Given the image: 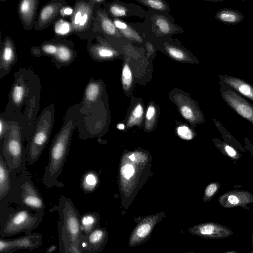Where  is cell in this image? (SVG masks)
<instances>
[{
	"instance_id": "obj_1",
	"label": "cell",
	"mask_w": 253,
	"mask_h": 253,
	"mask_svg": "<svg viewBox=\"0 0 253 253\" xmlns=\"http://www.w3.org/2000/svg\"><path fill=\"white\" fill-rule=\"evenodd\" d=\"M58 224L60 253H86L84 245L86 236L81 231L79 211L70 198L60 196L58 205Z\"/></svg>"
},
{
	"instance_id": "obj_2",
	"label": "cell",
	"mask_w": 253,
	"mask_h": 253,
	"mask_svg": "<svg viewBox=\"0 0 253 253\" xmlns=\"http://www.w3.org/2000/svg\"><path fill=\"white\" fill-rule=\"evenodd\" d=\"M77 116L67 114L62 125L54 136L49 151L48 162L45 168L42 181L47 188L63 187L58 180L67 157L74 130L76 128Z\"/></svg>"
},
{
	"instance_id": "obj_3",
	"label": "cell",
	"mask_w": 253,
	"mask_h": 253,
	"mask_svg": "<svg viewBox=\"0 0 253 253\" xmlns=\"http://www.w3.org/2000/svg\"><path fill=\"white\" fill-rule=\"evenodd\" d=\"M13 205L10 201H0V237L22 232L31 233L42 221L44 213L31 211L17 204L16 206Z\"/></svg>"
},
{
	"instance_id": "obj_4",
	"label": "cell",
	"mask_w": 253,
	"mask_h": 253,
	"mask_svg": "<svg viewBox=\"0 0 253 253\" xmlns=\"http://www.w3.org/2000/svg\"><path fill=\"white\" fill-rule=\"evenodd\" d=\"M10 190L0 200L12 201L31 211L44 213V201L33 183L31 174L27 171L18 174L10 172Z\"/></svg>"
},
{
	"instance_id": "obj_5",
	"label": "cell",
	"mask_w": 253,
	"mask_h": 253,
	"mask_svg": "<svg viewBox=\"0 0 253 253\" xmlns=\"http://www.w3.org/2000/svg\"><path fill=\"white\" fill-rule=\"evenodd\" d=\"M25 138L19 123L10 121V127L0 141V151L10 172L21 173L26 171L27 153Z\"/></svg>"
},
{
	"instance_id": "obj_6",
	"label": "cell",
	"mask_w": 253,
	"mask_h": 253,
	"mask_svg": "<svg viewBox=\"0 0 253 253\" xmlns=\"http://www.w3.org/2000/svg\"><path fill=\"white\" fill-rule=\"evenodd\" d=\"M53 125L54 115L51 112L41 114L36 121L26 146L29 165H33L41 156L49 141Z\"/></svg>"
},
{
	"instance_id": "obj_7",
	"label": "cell",
	"mask_w": 253,
	"mask_h": 253,
	"mask_svg": "<svg viewBox=\"0 0 253 253\" xmlns=\"http://www.w3.org/2000/svg\"><path fill=\"white\" fill-rule=\"evenodd\" d=\"M220 93L224 101L236 114L253 125V105L229 86L220 83Z\"/></svg>"
},
{
	"instance_id": "obj_8",
	"label": "cell",
	"mask_w": 253,
	"mask_h": 253,
	"mask_svg": "<svg viewBox=\"0 0 253 253\" xmlns=\"http://www.w3.org/2000/svg\"><path fill=\"white\" fill-rule=\"evenodd\" d=\"M42 239V234L37 233L13 239L0 237V253H13L20 249L34 250L41 245Z\"/></svg>"
},
{
	"instance_id": "obj_9",
	"label": "cell",
	"mask_w": 253,
	"mask_h": 253,
	"mask_svg": "<svg viewBox=\"0 0 253 253\" xmlns=\"http://www.w3.org/2000/svg\"><path fill=\"white\" fill-rule=\"evenodd\" d=\"M162 220L160 214L148 216L140 219L131 233L128 245L134 247L146 242L158 222Z\"/></svg>"
},
{
	"instance_id": "obj_10",
	"label": "cell",
	"mask_w": 253,
	"mask_h": 253,
	"mask_svg": "<svg viewBox=\"0 0 253 253\" xmlns=\"http://www.w3.org/2000/svg\"><path fill=\"white\" fill-rule=\"evenodd\" d=\"M188 232L197 236L211 239L228 238L234 233L226 226L210 221L192 226L188 229Z\"/></svg>"
},
{
	"instance_id": "obj_11",
	"label": "cell",
	"mask_w": 253,
	"mask_h": 253,
	"mask_svg": "<svg viewBox=\"0 0 253 253\" xmlns=\"http://www.w3.org/2000/svg\"><path fill=\"white\" fill-rule=\"evenodd\" d=\"M218 201L219 204L225 208L242 207L245 209H249L247 205L253 203V195L246 190H231L221 195Z\"/></svg>"
},
{
	"instance_id": "obj_12",
	"label": "cell",
	"mask_w": 253,
	"mask_h": 253,
	"mask_svg": "<svg viewBox=\"0 0 253 253\" xmlns=\"http://www.w3.org/2000/svg\"><path fill=\"white\" fill-rule=\"evenodd\" d=\"M108 241V232L101 227L94 229L86 237L84 250L86 253H99L102 251Z\"/></svg>"
},
{
	"instance_id": "obj_13",
	"label": "cell",
	"mask_w": 253,
	"mask_h": 253,
	"mask_svg": "<svg viewBox=\"0 0 253 253\" xmlns=\"http://www.w3.org/2000/svg\"><path fill=\"white\" fill-rule=\"evenodd\" d=\"M221 83L225 84L241 96L253 102V85L242 79L230 75H219Z\"/></svg>"
},
{
	"instance_id": "obj_14",
	"label": "cell",
	"mask_w": 253,
	"mask_h": 253,
	"mask_svg": "<svg viewBox=\"0 0 253 253\" xmlns=\"http://www.w3.org/2000/svg\"><path fill=\"white\" fill-rule=\"evenodd\" d=\"M11 186L10 171L0 150V200L8 194Z\"/></svg>"
},
{
	"instance_id": "obj_15",
	"label": "cell",
	"mask_w": 253,
	"mask_h": 253,
	"mask_svg": "<svg viewBox=\"0 0 253 253\" xmlns=\"http://www.w3.org/2000/svg\"><path fill=\"white\" fill-rule=\"evenodd\" d=\"M82 234L87 236L95 228L100 227V216L96 212L84 214L80 218Z\"/></svg>"
},
{
	"instance_id": "obj_16",
	"label": "cell",
	"mask_w": 253,
	"mask_h": 253,
	"mask_svg": "<svg viewBox=\"0 0 253 253\" xmlns=\"http://www.w3.org/2000/svg\"><path fill=\"white\" fill-rule=\"evenodd\" d=\"M215 18L222 23L233 25L243 21L244 17L239 11L231 8H224L216 13Z\"/></svg>"
},
{
	"instance_id": "obj_17",
	"label": "cell",
	"mask_w": 253,
	"mask_h": 253,
	"mask_svg": "<svg viewBox=\"0 0 253 253\" xmlns=\"http://www.w3.org/2000/svg\"><path fill=\"white\" fill-rule=\"evenodd\" d=\"M213 142L220 152L232 160L234 164L241 158V154L233 146L224 142L218 138L213 139Z\"/></svg>"
},
{
	"instance_id": "obj_18",
	"label": "cell",
	"mask_w": 253,
	"mask_h": 253,
	"mask_svg": "<svg viewBox=\"0 0 253 253\" xmlns=\"http://www.w3.org/2000/svg\"><path fill=\"white\" fill-rule=\"evenodd\" d=\"M213 120L221 134L222 141L227 144L233 146L239 151L245 152L246 150L244 146L231 134L230 132L226 129L223 125L216 119H213Z\"/></svg>"
},
{
	"instance_id": "obj_19",
	"label": "cell",
	"mask_w": 253,
	"mask_h": 253,
	"mask_svg": "<svg viewBox=\"0 0 253 253\" xmlns=\"http://www.w3.org/2000/svg\"><path fill=\"white\" fill-rule=\"evenodd\" d=\"M98 179L93 171L87 172L82 180V186L84 190L86 193L91 192L97 184Z\"/></svg>"
},
{
	"instance_id": "obj_20",
	"label": "cell",
	"mask_w": 253,
	"mask_h": 253,
	"mask_svg": "<svg viewBox=\"0 0 253 253\" xmlns=\"http://www.w3.org/2000/svg\"><path fill=\"white\" fill-rule=\"evenodd\" d=\"M122 82L123 89L126 91L128 90L132 84V74L130 67L127 64H125L122 69Z\"/></svg>"
},
{
	"instance_id": "obj_21",
	"label": "cell",
	"mask_w": 253,
	"mask_h": 253,
	"mask_svg": "<svg viewBox=\"0 0 253 253\" xmlns=\"http://www.w3.org/2000/svg\"><path fill=\"white\" fill-rule=\"evenodd\" d=\"M221 183L219 182H213L210 183L205 188L204 201H208L212 198L219 191Z\"/></svg>"
},
{
	"instance_id": "obj_22",
	"label": "cell",
	"mask_w": 253,
	"mask_h": 253,
	"mask_svg": "<svg viewBox=\"0 0 253 253\" xmlns=\"http://www.w3.org/2000/svg\"><path fill=\"white\" fill-rule=\"evenodd\" d=\"M99 92V87L96 84H91L88 86L86 96L87 100L90 102L94 101L97 98Z\"/></svg>"
},
{
	"instance_id": "obj_23",
	"label": "cell",
	"mask_w": 253,
	"mask_h": 253,
	"mask_svg": "<svg viewBox=\"0 0 253 253\" xmlns=\"http://www.w3.org/2000/svg\"><path fill=\"white\" fill-rule=\"evenodd\" d=\"M70 29L69 23L62 20L58 21L55 24V31L60 35H65L69 32Z\"/></svg>"
},
{
	"instance_id": "obj_24",
	"label": "cell",
	"mask_w": 253,
	"mask_h": 253,
	"mask_svg": "<svg viewBox=\"0 0 253 253\" xmlns=\"http://www.w3.org/2000/svg\"><path fill=\"white\" fill-rule=\"evenodd\" d=\"M24 95V89L22 86H16L15 87L13 94V101L15 104L18 105H19L23 99Z\"/></svg>"
},
{
	"instance_id": "obj_25",
	"label": "cell",
	"mask_w": 253,
	"mask_h": 253,
	"mask_svg": "<svg viewBox=\"0 0 253 253\" xmlns=\"http://www.w3.org/2000/svg\"><path fill=\"white\" fill-rule=\"evenodd\" d=\"M135 169L131 164H126L122 167L121 174L122 176L126 179H129L134 173Z\"/></svg>"
},
{
	"instance_id": "obj_26",
	"label": "cell",
	"mask_w": 253,
	"mask_h": 253,
	"mask_svg": "<svg viewBox=\"0 0 253 253\" xmlns=\"http://www.w3.org/2000/svg\"><path fill=\"white\" fill-rule=\"evenodd\" d=\"M177 133L180 137L184 139L190 140L193 138L192 132L185 126L178 127Z\"/></svg>"
},
{
	"instance_id": "obj_27",
	"label": "cell",
	"mask_w": 253,
	"mask_h": 253,
	"mask_svg": "<svg viewBox=\"0 0 253 253\" xmlns=\"http://www.w3.org/2000/svg\"><path fill=\"white\" fill-rule=\"evenodd\" d=\"M103 30L109 35H113L116 32V27L109 19L105 18L102 22Z\"/></svg>"
},
{
	"instance_id": "obj_28",
	"label": "cell",
	"mask_w": 253,
	"mask_h": 253,
	"mask_svg": "<svg viewBox=\"0 0 253 253\" xmlns=\"http://www.w3.org/2000/svg\"><path fill=\"white\" fill-rule=\"evenodd\" d=\"M167 51L172 57L176 60H182L185 58V55L184 52L176 48L172 47H168L167 48Z\"/></svg>"
},
{
	"instance_id": "obj_29",
	"label": "cell",
	"mask_w": 253,
	"mask_h": 253,
	"mask_svg": "<svg viewBox=\"0 0 253 253\" xmlns=\"http://www.w3.org/2000/svg\"><path fill=\"white\" fill-rule=\"evenodd\" d=\"M59 58L62 61H67L71 58V54L70 50L64 46H61L57 51Z\"/></svg>"
},
{
	"instance_id": "obj_30",
	"label": "cell",
	"mask_w": 253,
	"mask_h": 253,
	"mask_svg": "<svg viewBox=\"0 0 253 253\" xmlns=\"http://www.w3.org/2000/svg\"><path fill=\"white\" fill-rule=\"evenodd\" d=\"M156 25L161 32L163 33H168L170 30L169 26L167 21L163 18H158L156 20Z\"/></svg>"
},
{
	"instance_id": "obj_31",
	"label": "cell",
	"mask_w": 253,
	"mask_h": 253,
	"mask_svg": "<svg viewBox=\"0 0 253 253\" xmlns=\"http://www.w3.org/2000/svg\"><path fill=\"white\" fill-rule=\"evenodd\" d=\"M10 127V121L6 120L0 117V139L8 131Z\"/></svg>"
},
{
	"instance_id": "obj_32",
	"label": "cell",
	"mask_w": 253,
	"mask_h": 253,
	"mask_svg": "<svg viewBox=\"0 0 253 253\" xmlns=\"http://www.w3.org/2000/svg\"><path fill=\"white\" fill-rule=\"evenodd\" d=\"M143 2L145 3L150 7L157 9V10H163L164 9L165 5L163 3L158 0H148L142 1Z\"/></svg>"
},
{
	"instance_id": "obj_33",
	"label": "cell",
	"mask_w": 253,
	"mask_h": 253,
	"mask_svg": "<svg viewBox=\"0 0 253 253\" xmlns=\"http://www.w3.org/2000/svg\"><path fill=\"white\" fill-rule=\"evenodd\" d=\"M123 34L126 37L140 41L141 37L133 30L127 26L125 29L121 30Z\"/></svg>"
},
{
	"instance_id": "obj_34",
	"label": "cell",
	"mask_w": 253,
	"mask_h": 253,
	"mask_svg": "<svg viewBox=\"0 0 253 253\" xmlns=\"http://www.w3.org/2000/svg\"><path fill=\"white\" fill-rule=\"evenodd\" d=\"M54 9L51 6L45 7L42 11L40 18L42 20H46L49 18L53 13Z\"/></svg>"
},
{
	"instance_id": "obj_35",
	"label": "cell",
	"mask_w": 253,
	"mask_h": 253,
	"mask_svg": "<svg viewBox=\"0 0 253 253\" xmlns=\"http://www.w3.org/2000/svg\"><path fill=\"white\" fill-rule=\"evenodd\" d=\"M111 13L116 16H123L126 15V11L123 7L118 5H113L110 8Z\"/></svg>"
},
{
	"instance_id": "obj_36",
	"label": "cell",
	"mask_w": 253,
	"mask_h": 253,
	"mask_svg": "<svg viewBox=\"0 0 253 253\" xmlns=\"http://www.w3.org/2000/svg\"><path fill=\"white\" fill-rule=\"evenodd\" d=\"M32 1L23 0L20 5V11L23 14H27L29 13L32 6Z\"/></svg>"
},
{
	"instance_id": "obj_37",
	"label": "cell",
	"mask_w": 253,
	"mask_h": 253,
	"mask_svg": "<svg viewBox=\"0 0 253 253\" xmlns=\"http://www.w3.org/2000/svg\"><path fill=\"white\" fill-rule=\"evenodd\" d=\"M180 111L183 116L186 119H189L193 116V112L192 109L187 106H182Z\"/></svg>"
},
{
	"instance_id": "obj_38",
	"label": "cell",
	"mask_w": 253,
	"mask_h": 253,
	"mask_svg": "<svg viewBox=\"0 0 253 253\" xmlns=\"http://www.w3.org/2000/svg\"><path fill=\"white\" fill-rule=\"evenodd\" d=\"M98 54L103 58H109L114 55L113 51L107 48H101L98 50Z\"/></svg>"
},
{
	"instance_id": "obj_39",
	"label": "cell",
	"mask_w": 253,
	"mask_h": 253,
	"mask_svg": "<svg viewBox=\"0 0 253 253\" xmlns=\"http://www.w3.org/2000/svg\"><path fill=\"white\" fill-rule=\"evenodd\" d=\"M244 142L245 145L244 147L245 149L249 151L253 158V144H252L250 140L247 137L244 138Z\"/></svg>"
},
{
	"instance_id": "obj_40",
	"label": "cell",
	"mask_w": 253,
	"mask_h": 253,
	"mask_svg": "<svg viewBox=\"0 0 253 253\" xmlns=\"http://www.w3.org/2000/svg\"><path fill=\"white\" fill-rule=\"evenodd\" d=\"M143 108L140 104H138L133 111V116L135 118L140 117L143 114Z\"/></svg>"
},
{
	"instance_id": "obj_41",
	"label": "cell",
	"mask_w": 253,
	"mask_h": 253,
	"mask_svg": "<svg viewBox=\"0 0 253 253\" xmlns=\"http://www.w3.org/2000/svg\"><path fill=\"white\" fill-rule=\"evenodd\" d=\"M12 56V50L10 47L5 48L3 52V58L5 61H9L11 60Z\"/></svg>"
},
{
	"instance_id": "obj_42",
	"label": "cell",
	"mask_w": 253,
	"mask_h": 253,
	"mask_svg": "<svg viewBox=\"0 0 253 253\" xmlns=\"http://www.w3.org/2000/svg\"><path fill=\"white\" fill-rule=\"evenodd\" d=\"M42 50L45 52L49 54H54L58 51L57 48L51 45H46L43 46L42 47Z\"/></svg>"
},
{
	"instance_id": "obj_43",
	"label": "cell",
	"mask_w": 253,
	"mask_h": 253,
	"mask_svg": "<svg viewBox=\"0 0 253 253\" xmlns=\"http://www.w3.org/2000/svg\"><path fill=\"white\" fill-rule=\"evenodd\" d=\"M114 24L116 27L118 28L121 30L125 29L127 26V25L125 23L118 20H115L114 21Z\"/></svg>"
},
{
	"instance_id": "obj_44",
	"label": "cell",
	"mask_w": 253,
	"mask_h": 253,
	"mask_svg": "<svg viewBox=\"0 0 253 253\" xmlns=\"http://www.w3.org/2000/svg\"><path fill=\"white\" fill-rule=\"evenodd\" d=\"M155 114V108L153 106H150L146 113V117L149 120L152 118Z\"/></svg>"
},
{
	"instance_id": "obj_45",
	"label": "cell",
	"mask_w": 253,
	"mask_h": 253,
	"mask_svg": "<svg viewBox=\"0 0 253 253\" xmlns=\"http://www.w3.org/2000/svg\"><path fill=\"white\" fill-rule=\"evenodd\" d=\"M81 17H82V16H81V13L80 12H78L76 14L75 17H74V23L76 25L79 24Z\"/></svg>"
},
{
	"instance_id": "obj_46",
	"label": "cell",
	"mask_w": 253,
	"mask_h": 253,
	"mask_svg": "<svg viewBox=\"0 0 253 253\" xmlns=\"http://www.w3.org/2000/svg\"><path fill=\"white\" fill-rule=\"evenodd\" d=\"M87 15L84 14L83 16H82L81 19L80 20L79 25L80 26H83L85 24L87 20Z\"/></svg>"
},
{
	"instance_id": "obj_47",
	"label": "cell",
	"mask_w": 253,
	"mask_h": 253,
	"mask_svg": "<svg viewBox=\"0 0 253 253\" xmlns=\"http://www.w3.org/2000/svg\"><path fill=\"white\" fill-rule=\"evenodd\" d=\"M57 246L55 245H52L49 246L46 251V253H52L57 250Z\"/></svg>"
},
{
	"instance_id": "obj_48",
	"label": "cell",
	"mask_w": 253,
	"mask_h": 253,
	"mask_svg": "<svg viewBox=\"0 0 253 253\" xmlns=\"http://www.w3.org/2000/svg\"><path fill=\"white\" fill-rule=\"evenodd\" d=\"M147 49L149 54H152L154 52V49L152 45L149 43L146 44Z\"/></svg>"
},
{
	"instance_id": "obj_49",
	"label": "cell",
	"mask_w": 253,
	"mask_h": 253,
	"mask_svg": "<svg viewBox=\"0 0 253 253\" xmlns=\"http://www.w3.org/2000/svg\"><path fill=\"white\" fill-rule=\"evenodd\" d=\"M72 12L73 10L69 7L66 8L63 10V13L65 15H70Z\"/></svg>"
},
{
	"instance_id": "obj_50",
	"label": "cell",
	"mask_w": 253,
	"mask_h": 253,
	"mask_svg": "<svg viewBox=\"0 0 253 253\" xmlns=\"http://www.w3.org/2000/svg\"><path fill=\"white\" fill-rule=\"evenodd\" d=\"M118 129L123 130L124 129L125 126L123 124H119L117 126Z\"/></svg>"
},
{
	"instance_id": "obj_51",
	"label": "cell",
	"mask_w": 253,
	"mask_h": 253,
	"mask_svg": "<svg viewBox=\"0 0 253 253\" xmlns=\"http://www.w3.org/2000/svg\"><path fill=\"white\" fill-rule=\"evenodd\" d=\"M223 253H238V252L236 250H231V251H229L224 252Z\"/></svg>"
},
{
	"instance_id": "obj_52",
	"label": "cell",
	"mask_w": 253,
	"mask_h": 253,
	"mask_svg": "<svg viewBox=\"0 0 253 253\" xmlns=\"http://www.w3.org/2000/svg\"><path fill=\"white\" fill-rule=\"evenodd\" d=\"M129 159L132 161H134L135 159V156L134 154H132L129 156Z\"/></svg>"
},
{
	"instance_id": "obj_53",
	"label": "cell",
	"mask_w": 253,
	"mask_h": 253,
	"mask_svg": "<svg viewBox=\"0 0 253 253\" xmlns=\"http://www.w3.org/2000/svg\"><path fill=\"white\" fill-rule=\"evenodd\" d=\"M197 253L189 252H186V253Z\"/></svg>"
},
{
	"instance_id": "obj_54",
	"label": "cell",
	"mask_w": 253,
	"mask_h": 253,
	"mask_svg": "<svg viewBox=\"0 0 253 253\" xmlns=\"http://www.w3.org/2000/svg\"><path fill=\"white\" fill-rule=\"evenodd\" d=\"M96 2H102L103 1L102 0H96Z\"/></svg>"
},
{
	"instance_id": "obj_55",
	"label": "cell",
	"mask_w": 253,
	"mask_h": 253,
	"mask_svg": "<svg viewBox=\"0 0 253 253\" xmlns=\"http://www.w3.org/2000/svg\"><path fill=\"white\" fill-rule=\"evenodd\" d=\"M250 253H253V250H252V251H251Z\"/></svg>"
}]
</instances>
